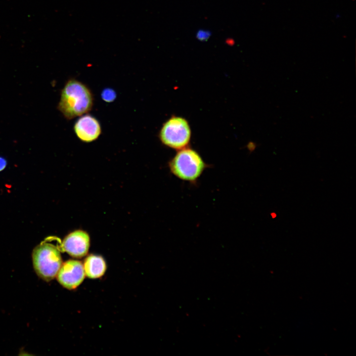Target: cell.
Here are the masks:
<instances>
[{"label": "cell", "instance_id": "1", "mask_svg": "<svg viewBox=\"0 0 356 356\" xmlns=\"http://www.w3.org/2000/svg\"><path fill=\"white\" fill-rule=\"evenodd\" d=\"M94 97L85 84L76 79H69L62 88L57 109L67 120L88 113L93 107Z\"/></svg>", "mask_w": 356, "mask_h": 356}, {"label": "cell", "instance_id": "2", "mask_svg": "<svg viewBox=\"0 0 356 356\" xmlns=\"http://www.w3.org/2000/svg\"><path fill=\"white\" fill-rule=\"evenodd\" d=\"M168 167L171 173L175 177L194 184L209 165L197 151L188 146L177 150L168 162Z\"/></svg>", "mask_w": 356, "mask_h": 356}, {"label": "cell", "instance_id": "3", "mask_svg": "<svg viewBox=\"0 0 356 356\" xmlns=\"http://www.w3.org/2000/svg\"><path fill=\"white\" fill-rule=\"evenodd\" d=\"M191 136V129L187 120L176 116L167 120L159 133V138L162 143L177 150L188 147Z\"/></svg>", "mask_w": 356, "mask_h": 356}, {"label": "cell", "instance_id": "4", "mask_svg": "<svg viewBox=\"0 0 356 356\" xmlns=\"http://www.w3.org/2000/svg\"><path fill=\"white\" fill-rule=\"evenodd\" d=\"M33 261L37 273L47 281L57 274L62 264L59 250L54 245L46 242H43L34 249Z\"/></svg>", "mask_w": 356, "mask_h": 356}, {"label": "cell", "instance_id": "5", "mask_svg": "<svg viewBox=\"0 0 356 356\" xmlns=\"http://www.w3.org/2000/svg\"><path fill=\"white\" fill-rule=\"evenodd\" d=\"M73 130L76 136L86 143L96 140L102 133L99 121L88 113L79 117L74 125Z\"/></svg>", "mask_w": 356, "mask_h": 356}, {"label": "cell", "instance_id": "6", "mask_svg": "<svg viewBox=\"0 0 356 356\" xmlns=\"http://www.w3.org/2000/svg\"><path fill=\"white\" fill-rule=\"evenodd\" d=\"M57 275L58 281L63 286L73 289L83 282L85 272L81 262L70 260L63 263Z\"/></svg>", "mask_w": 356, "mask_h": 356}, {"label": "cell", "instance_id": "7", "mask_svg": "<svg viewBox=\"0 0 356 356\" xmlns=\"http://www.w3.org/2000/svg\"><path fill=\"white\" fill-rule=\"evenodd\" d=\"M63 249L70 255L81 258L88 253L89 247L88 234L82 230H77L67 235L64 239Z\"/></svg>", "mask_w": 356, "mask_h": 356}, {"label": "cell", "instance_id": "8", "mask_svg": "<svg viewBox=\"0 0 356 356\" xmlns=\"http://www.w3.org/2000/svg\"><path fill=\"white\" fill-rule=\"evenodd\" d=\"M84 268L85 274L88 277L97 278L104 274L106 269V266L102 257L90 255L85 260Z\"/></svg>", "mask_w": 356, "mask_h": 356}, {"label": "cell", "instance_id": "9", "mask_svg": "<svg viewBox=\"0 0 356 356\" xmlns=\"http://www.w3.org/2000/svg\"><path fill=\"white\" fill-rule=\"evenodd\" d=\"M101 97L104 102L111 103L116 99L117 93L113 89L107 88L102 90Z\"/></svg>", "mask_w": 356, "mask_h": 356}, {"label": "cell", "instance_id": "10", "mask_svg": "<svg viewBox=\"0 0 356 356\" xmlns=\"http://www.w3.org/2000/svg\"><path fill=\"white\" fill-rule=\"evenodd\" d=\"M212 33L209 30L200 29L197 31L195 36L198 40L201 42H205L209 39Z\"/></svg>", "mask_w": 356, "mask_h": 356}, {"label": "cell", "instance_id": "11", "mask_svg": "<svg viewBox=\"0 0 356 356\" xmlns=\"http://www.w3.org/2000/svg\"><path fill=\"white\" fill-rule=\"evenodd\" d=\"M6 164V161L2 157H0V170H2L5 166Z\"/></svg>", "mask_w": 356, "mask_h": 356}, {"label": "cell", "instance_id": "12", "mask_svg": "<svg viewBox=\"0 0 356 356\" xmlns=\"http://www.w3.org/2000/svg\"><path fill=\"white\" fill-rule=\"evenodd\" d=\"M269 215H270L271 218L273 219L276 218L277 217V214H276V213H275L274 212H272L270 213Z\"/></svg>", "mask_w": 356, "mask_h": 356}]
</instances>
